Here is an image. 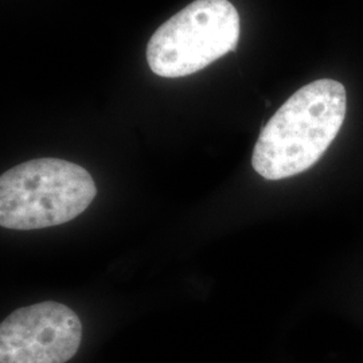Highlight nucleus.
<instances>
[{
    "label": "nucleus",
    "instance_id": "20e7f679",
    "mask_svg": "<svg viewBox=\"0 0 363 363\" xmlns=\"http://www.w3.org/2000/svg\"><path fill=\"white\" fill-rule=\"evenodd\" d=\"M77 313L55 301L19 308L0 325V363H66L81 345Z\"/></svg>",
    "mask_w": 363,
    "mask_h": 363
},
{
    "label": "nucleus",
    "instance_id": "f03ea898",
    "mask_svg": "<svg viewBox=\"0 0 363 363\" xmlns=\"http://www.w3.org/2000/svg\"><path fill=\"white\" fill-rule=\"evenodd\" d=\"M96 194L91 174L76 163L28 160L0 177V225L15 230L62 225L84 213Z\"/></svg>",
    "mask_w": 363,
    "mask_h": 363
},
{
    "label": "nucleus",
    "instance_id": "7ed1b4c3",
    "mask_svg": "<svg viewBox=\"0 0 363 363\" xmlns=\"http://www.w3.org/2000/svg\"><path fill=\"white\" fill-rule=\"evenodd\" d=\"M240 31V15L229 0H195L152 34L147 62L159 77L194 74L234 52Z\"/></svg>",
    "mask_w": 363,
    "mask_h": 363
},
{
    "label": "nucleus",
    "instance_id": "f257e3e1",
    "mask_svg": "<svg viewBox=\"0 0 363 363\" xmlns=\"http://www.w3.org/2000/svg\"><path fill=\"white\" fill-rule=\"evenodd\" d=\"M346 108V89L335 79L298 89L261 130L252 155L255 171L280 181L311 169L337 138Z\"/></svg>",
    "mask_w": 363,
    "mask_h": 363
}]
</instances>
